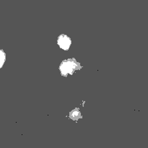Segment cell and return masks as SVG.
Instances as JSON below:
<instances>
[{"label":"cell","mask_w":148,"mask_h":148,"mask_svg":"<svg viewBox=\"0 0 148 148\" xmlns=\"http://www.w3.org/2000/svg\"><path fill=\"white\" fill-rule=\"evenodd\" d=\"M82 68L83 66L74 57L63 59L59 65V73L63 77L72 76Z\"/></svg>","instance_id":"obj_1"},{"label":"cell","mask_w":148,"mask_h":148,"mask_svg":"<svg viewBox=\"0 0 148 148\" xmlns=\"http://www.w3.org/2000/svg\"><path fill=\"white\" fill-rule=\"evenodd\" d=\"M56 44L59 49L64 51H67L71 49L72 45V40L70 36L65 33H61L57 36Z\"/></svg>","instance_id":"obj_2"},{"label":"cell","mask_w":148,"mask_h":148,"mask_svg":"<svg viewBox=\"0 0 148 148\" xmlns=\"http://www.w3.org/2000/svg\"><path fill=\"white\" fill-rule=\"evenodd\" d=\"M66 117L69 118L72 121H75V122H77V121L82 119V118H83L80 108L79 107H75L73 109L71 110L69 114H68V115L66 116Z\"/></svg>","instance_id":"obj_3"},{"label":"cell","mask_w":148,"mask_h":148,"mask_svg":"<svg viewBox=\"0 0 148 148\" xmlns=\"http://www.w3.org/2000/svg\"><path fill=\"white\" fill-rule=\"evenodd\" d=\"M7 61V53L4 49H0V69H2Z\"/></svg>","instance_id":"obj_4"},{"label":"cell","mask_w":148,"mask_h":148,"mask_svg":"<svg viewBox=\"0 0 148 148\" xmlns=\"http://www.w3.org/2000/svg\"><path fill=\"white\" fill-rule=\"evenodd\" d=\"M85 103H86V101H82V103H81V106L82 107V108H84V107H85Z\"/></svg>","instance_id":"obj_5"}]
</instances>
